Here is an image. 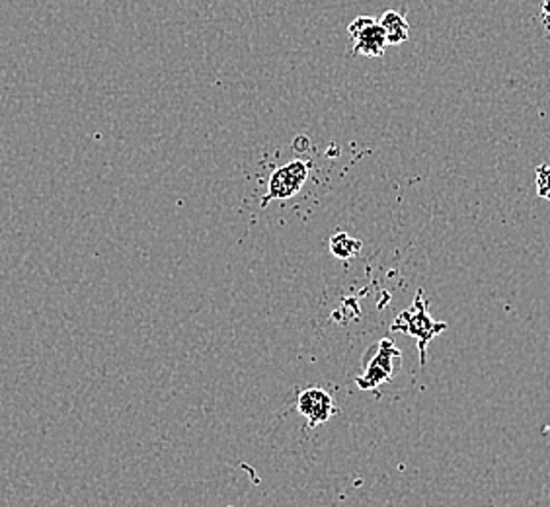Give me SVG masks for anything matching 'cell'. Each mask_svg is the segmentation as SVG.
<instances>
[{"label": "cell", "mask_w": 550, "mask_h": 507, "mask_svg": "<svg viewBox=\"0 0 550 507\" xmlns=\"http://www.w3.org/2000/svg\"><path fill=\"white\" fill-rule=\"evenodd\" d=\"M393 332L406 333V336L415 338L418 342L420 350V363L425 365L427 357V345L432 343L433 338H437L439 333H443L447 330V323H437L430 315V301L424 296V291L420 289L414 296V303L406 311H402L396 318L393 326Z\"/></svg>", "instance_id": "obj_1"}, {"label": "cell", "mask_w": 550, "mask_h": 507, "mask_svg": "<svg viewBox=\"0 0 550 507\" xmlns=\"http://www.w3.org/2000/svg\"><path fill=\"white\" fill-rule=\"evenodd\" d=\"M402 365V353L390 338H383L377 343L375 352L371 353L369 361H365L363 375L356 379V385L361 390H377L378 387L387 385V382L395 377L396 369Z\"/></svg>", "instance_id": "obj_2"}, {"label": "cell", "mask_w": 550, "mask_h": 507, "mask_svg": "<svg viewBox=\"0 0 550 507\" xmlns=\"http://www.w3.org/2000/svg\"><path fill=\"white\" fill-rule=\"evenodd\" d=\"M309 170L311 164L301 158L291 160V163L281 168H275L274 174L270 176V182H267V193L262 197V207H266L274 200H289V197L297 195L309 180Z\"/></svg>", "instance_id": "obj_3"}, {"label": "cell", "mask_w": 550, "mask_h": 507, "mask_svg": "<svg viewBox=\"0 0 550 507\" xmlns=\"http://www.w3.org/2000/svg\"><path fill=\"white\" fill-rule=\"evenodd\" d=\"M348 33L353 40V53L378 59L387 52V35L378 20L371 16H359L348 26Z\"/></svg>", "instance_id": "obj_4"}, {"label": "cell", "mask_w": 550, "mask_h": 507, "mask_svg": "<svg viewBox=\"0 0 550 507\" xmlns=\"http://www.w3.org/2000/svg\"><path fill=\"white\" fill-rule=\"evenodd\" d=\"M297 410L304 419H307L309 427H319L326 424L330 418L338 414L332 394L324 390L322 387L304 389L297 399Z\"/></svg>", "instance_id": "obj_5"}, {"label": "cell", "mask_w": 550, "mask_h": 507, "mask_svg": "<svg viewBox=\"0 0 550 507\" xmlns=\"http://www.w3.org/2000/svg\"><path fill=\"white\" fill-rule=\"evenodd\" d=\"M378 23H381V28L385 30L388 45H400V43L408 42L410 26H408L406 18L402 16L400 12L387 10L385 14L378 18Z\"/></svg>", "instance_id": "obj_6"}, {"label": "cell", "mask_w": 550, "mask_h": 507, "mask_svg": "<svg viewBox=\"0 0 550 507\" xmlns=\"http://www.w3.org/2000/svg\"><path fill=\"white\" fill-rule=\"evenodd\" d=\"M363 242L359 239L350 237L348 232H336L332 239H330V252L336 256L341 262H348L351 258H358L361 254Z\"/></svg>", "instance_id": "obj_7"}, {"label": "cell", "mask_w": 550, "mask_h": 507, "mask_svg": "<svg viewBox=\"0 0 550 507\" xmlns=\"http://www.w3.org/2000/svg\"><path fill=\"white\" fill-rule=\"evenodd\" d=\"M535 183H536V195L550 202V164H543L536 168Z\"/></svg>", "instance_id": "obj_8"}, {"label": "cell", "mask_w": 550, "mask_h": 507, "mask_svg": "<svg viewBox=\"0 0 550 507\" xmlns=\"http://www.w3.org/2000/svg\"><path fill=\"white\" fill-rule=\"evenodd\" d=\"M541 18H543L545 28L550 32V0H545V3H543V8H541Z\"/></svg>", "instance_id": "obj_9"}]
</instances>
